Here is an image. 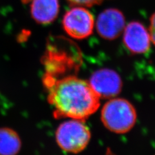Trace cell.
Segmentation results:
<instances>
[{
    "label": "cell",
    "instance_id": "6da1fadb",
    "mask_svg": "<svg viewBox=\"0 0 155 155\" xmlns=\"http://www.w3.org/2000/svg\"><path fill=\"white\" fill-rule=\"evenodd\" d=\"M47 100L55 118L84 120L100 107V97L87 81L68 75L60 78L45 77Z\"/></svg>",
    "mask_w": 155,
    "mask_h": 155
},
{
    "label": "cell",
    "instance_id": "52a82bcc",
    "mask_svg": "<svg viewBox=\"0 0 155 155\" xmlns=\"http://www.w3.org/2000/svg\"><path fill=\"white\" fill-rule=\"evenodd\" d=\"M89 83L100 98H112L117 96L122 87V81L115 71L102 69L91 76Z\"/></svg>",
    "mask_w": 155,
    "mask_h": 155
},
{
    "label": "cell",
    "instance_id": "7a4b0ae2",
    "mask_svg": "<svg viewBox=\"0 0 155 155\" xmlns=\"http://www.w3.org/2000/svg\"><path fill=\"white\" fill-rule=\"evenodd\" d=\"M101 121L110 131L124 134L131 129L137 121L133 105L125 99L116 98L107 102L101 110Z\"/></svg>",
    "mask_w": 155,
    "mask_h": 155
},
{
    "label": "cell",
    "instance_id": "9c48e42d",
    "mask_svg": "<svg viewBox=\"0 0 155 155\" xmlns=\"http://www.w3.org/2000/svg\"><path fill=\"white\" fill-rule=\"evenodd\" d=\"M59 11V0H32L31 16L38 23L46 25L53 22Z\"/></svg>",
    "mask_w": 155,
    "mask_h": 155
},
{
    "label": "cell",
    "instance_id": "277c9868",
    "mask_svg": "<svg viewBox=\"0 0 155 155\" xmlns=\"http://www.w3.org/2000/svg\"><path fill=\"white\" fill-rule=\"evenodd\" d=\"M55 137L58 146L62 150L78 153L86 148L91 135L84 120L71 119L58 126Z\"/></svg>",
    "mask_w": 155,
    "mask_h": 155
},
{
    "label": "cell",
    "instance_id": "4fadbf2b",
    "mask_svg": "<svg viewBox=\"0 0 155 155\" xmlns=\"http://www.w3.org/2000/svg\"><path fill=\"white\" fill-rule=\"evenodd\" d=\"M32 1V0H21V2L23 3H28L29 2Z\"/></svg>",
    "mask_w": 155,
    "mask_h": 155
},
{
    "label": "cell",
    "instance_id": "5b68a950",
    "mask_svg": "<svg viewBox=\"0 0 155 155\" xmlns=\"http://www.w3.org/2000/svg\"><path fill=\"white\" fill-rule=\"evenodd\" d=\"M95 25L94 18L85 7L71 8L64 14L62 26L65 32L72 38L83 40L93 34Z\"/></svg>",
    "mask_w": 155,
    "mask_h": 155
},
{
    "label": "cell",
    "instance_id": "8992f818",
    "mask_svg": "<svg viewBox=\"0 0 155 155\" xmlns=\"http://www.w3.org/2000/svg\"><path fill=\"white\" fill-rule=\"evenodd\" d=\"M95 25L100 36L105 40H113L123 32L126 25L125 18L120 10L107 8L99 14Z\"/></svg>",
    "mask_w": 155,
    "mask_h": 155
},
{
    "label": "cell",
    "instance_id": "ba28073f",
    "mask_svg": "<svg viewBox=\"0 0 155 155\" xmlns=\"http://www.w3.org/2000/svg\"><path fill=\"white\" fill-rule=\"evenodd\" d=\"M125 47L133 54H143L149 50L151 36L142 23L133 21L126 25L123 31Z\"/></svg>",
    "mask_w": 155,
    "mask_h": 155
},
{
    "label": "cell",
    "instance_id": "30bf717a",
    "mask_svg": "<svg viewBox=\"0 0 155 155\" xmlns=\"http://www.w3.org/2000/svg\"><path fill=\"white\" fill-rule=\"evenodd\" d=\"M21 142L15 130L0 128V155H16L21 149Z\"/></svg>",
    "mask_w": 155,
    "mask_h": 155
},
{
    "label": "cell",
    "instance_id": "8fae6325",
    "mask_svg": "<svg viewBox=\"0 0 155 155\" xmlns=\"http://www.w3.org/2000/svg\"><path fill=\"white\" fill-rule=\"evenodd\" d=\"M72 5L91 7L101 3V0H67Z\"/></svg>",
    "mask_w": 155,
    "mask_h": 155
},
{
    "label": "cell",
    "instance_id": "7c38bea8",
    "mask_svg": "<svg viewBox=\"0 0 155 155\" xmlns=\"http://www.w3.org/2000/svg\"><path fill=\"white\" fill-rule=\"evenodd\" d=\"M149 32L151 36V42L155 45V12L150 18Z\"/></svg>",
    "mask_w": 155,
    "mask_h": 155
},
{
    "label": "cell",
    "instance_id": "3957f363",
    "mask_svg": "<svg viewBox=\"0 0 155 155\" xmlns=\"http://www.w3.org/2000/svg\"><path fill=\"white\" fill-rule=\"evenodd\" d=\"M44 59L47 67H77L81 61V52L69 39L52 36L47 39Z\"/></svg>",
    "mask_w": 155,
    "mask_h": 155
}]
</instances>
